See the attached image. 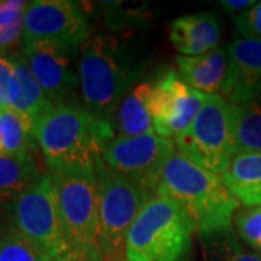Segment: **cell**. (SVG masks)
<instances>
[{
	"label": "cell",
	"mask_w": 261,
	"mask_h": 261,
	"mask_svg": "<svg viewBox=\"0 0 261 261\" xmlns=\"http://www.w3.org/2000/svg\"><path fill=\"white\" fill-rule=\"evenodd\" d=\"M48 173H94V161L115 138L112 122L96 118L83 105L56 106L34 129Z\"/></svg>",
	"instance_id": "obj_1"
},
{
	"label": "cell",
	"mask_w": 261,
	"mask_h": 261,
	"mask_svg": "<svg viewBox=\"0 0 261 261\" xmlns=\"http://www.w3.org/2000/svg\"><path fill=\"white\" fill-rule=\"evenodd\" d=\"M157 195L174 200L186 212L196 233L218 237L232 232L240 202L221 176L196 166L185 155L174 152L167 160Z\"/></svg>",
	"instance_id": "obj_2"
},
{
	"label": "cell",
	"mask_w": 261,
	"mask_h": 261,
	"mask_svg": "<svg viewBox=\"0 0 261 261\" xmlns=\"http://www.w3.org/2000/svg\"><path fill=\"white\" fill-rule=\"evenodd\" d=\"M141 71L142 64L116 37L99 34L89 38L79 58L82 105L96 118L112 122Z\"/></svg>",
	"instance_id": "obj_3"
},
{
	"label": "cell",
	"mask_w": 261,
	"mask_h": 261,
	"mask_svg": "<svg viewBox=\"0 0 261 261\" xmlns=\"http://www.w3.org/2000/svg\"><path fill=\"white\" fill-rule=\"evenodd\" d=\"M195 232L186 212L166 196L151 197L128 231L126 261H180Z\"/></svg>",
	"instance_id": "obj_4"
},
{
	"label": "cell",
	"mask_w": 261,
	"mask_h": 261,
	"mask_svg": "<svg viewBox=\"0 0 261 261\" xmlns=\"http://www.w3.org/2000/svg\"><path fill=\"white\" fill-rule=\"evenodd\" d=\"M94 170L99 202L97 245L105 260L121 261L128 231L151 200V192L105 164L100 155L94 161Z\"/></svg>",
	"instance_id": "obj_5"
},
{
	"label": "cell",
	"mask_w": 261,
	"mask_h": 261,
	"mask_svg": "<svg viewBox=\"0 0 261 261\" xmlns=\"http://www.w3.org/2000/svg\"><path fill=\"white\" fill-rule=\"evenodd\" d=\"M178 154L222 176L235 157V106L222 96L206 94L195 121L174 140Z\"/></svg>",
	"instance_id": "obj_6"
},
{
	"label": "cell",
	"mask_w": 261,
	"mask_h": 261,
	"mask_svg": "<svg viewBox=\"0 0 261 261\" xmlns=\"http://www.w3.org/2000/svg\"><path fill=\"white\" fill-rule=\"evenodd\" d=\"M9 211L12 225L53 260L70 248L56 189L48 173L15 199L9 205Z\"/></svg>",
	"instance_id": "obj_7"
},
{
	"label": "cell",
	"mask_w": 261,
	"mask_h": 261,
	"mask_svg": "<svg viewBox=\"0 0 261 261\" xmlns=\"http://www.w3.org/2000/svg\"><path fill=\"white\" fill-rule=\"evenodd\" d=\"M171 140L149 132L138 137H115L102 148L100 157L109 167L126 176L148 192L159 189L167 160L176 152Z\"/></svg>",
	"instance_id": "obj_8"
},
{
	"label": "cell",
	"mask_w": 261,
	"mask_h": 261,
	"mask_svg": "<svg viewBox=\"0 0 261 261\" xmlns=\"http://www.w3.org/2000/svg\"><path fill=\"white\" fill-rule=\"evenodd\" d=\"M54 185L58 209L70 247L97 244V180L94 173H48Z\"/></svg>",
	"instance_id": "obj_9"
},
{
	"label": "cell",
	"mask_w": 261,
	"mask_h": 261,
	"mask_svg": "<svg viewBox=\"0 0 261 261\" xmlns=\"http://www.w3.org/2000/svg\"><path fill=\"white\" fill-rule=\"evenodd\" d=\"M22 51L49 102L54 106L82 105L77 100L80 90L79 63L74 61L77 48L39 41L23 44Z\"/></svg>",
	"instance_id": "obj_10"
},
{
	"label": "cell",
	"mask_w": 261,
	"mask_h": 261,
	"mask_svg": "<svg viewBox=\"0 0 261 261\" xmlns=\"http://www.w3.org/2000/svg\"><path fill=\"white\" fill-rule=\"evenodd\" d=\"M90 25L83 9L68 0L28 2L22 42L51 41L79 48L89 39Z\"/></svg>",
	"instance_id": "obj_11"
},
{
	"label": "cell",
	"mask_w": 261,
	"mask_h": 261,
	"mask_svg": "<svg viewBox=\"0 0 261 261\" xmlns=\"http://www.w3.org/2000/svg\"><path fill=\"white\" fill-rule=\"evenodd\" d=\"M205 93L190 87L174 70H167L152 82L149 111L154 132L163 138H177L192 125L205 102Z\"/></svg>",
	"instance_id": "obj_12"
},
{
	"label": "cell",
	"mask_w": 261,
	"mask_h": 261,
	"mask_svg": "<svg viewBox=\"0 0 261 261\" xmlns=\"http://www.w3.org/2000/svg\"><path fill=\"white\" fill-rule=\"evenodd\" d=\"M226 51L229 71L222 97L233 106H240L261 94V41L233 39Z\"/></svg>",
	"instance_id": "obj_13"
},
{
	"label": "cell",
	"mask_w": 261,
	"mask_h": 261,
	"mask_svg": "<svg viewBox=\"0 0 261 261\" xmlns=\"http://www.w3.org/2000/svg\"><path fill=\"white\" fill-rule=\"evenodd\" d=\"M168 35L171 44L181 56H203L218 48L221 28L214 15L193 13L171 20Z\"/></svg>",
	"instance_id": "obj_14"
},
{
	"label": "cell",
	"mask_w": 261,
	"mask_h": 261,
	"mask_svg": "<svg viewBox=\"0 0 261 261\" xmlns=\"http://www.w3.org/2000/svg\"><path fill=\"white\" fill-rule=\"evenodd\" d=\"M178 74L190 87L205 94L222 96L229 71V58L225 48H215L203 56L177 57Z\"/></svg>",
	"instance_id": "obj_15"
},
{
	"label": "cell",
	"mask_w": 261,
	"mask_h": 261,
	"mask_svg": "<svg viewBox=\"0 0 261 261\" xmlns=\"http://www.w3.org/2000/svg\"><path fill=\"white\" fill-rule=\"evenodd\" d=\"M231 195L245 207L261 206V152L235 154L221 176Z\"/></svg>",
	"instance_id": "obj_16"
},
{
	"label": "cell",
	"mask_w": 261,
	"mask_h": 261,
	"mask_svg": "<svg viewBox=\"0 0 261 261\" xmlns=\"http://www.w3.org/2000/svg\"><path fill=\"white\" fill-rule=\"evenodd\" d=\"M5 54L9 56L15 65L19 84V99L13 111L22 115L29 122V125L34 130L39 121H42L56 106L48 100L42 87L39 86L37 79L32 74L27 63V58L23 56V51L20 49V51H13V53H5Z\"/></svg>",
	"instance_id": "obj_17"
},
{
	"label": "cell",
	"mask_w": 261,
	"mask_h": 261,
	"mask_svg": "<svg viewBox=\"0 0 261 261\" xmlns=\"http://www.w3.org/2000/svg\"><path fill=\"white\" fill-rule=\"evenodd\" d=\"M152 82L135 84L122 99L116 112V129L122 137H138L154 132V121L149 111Z\"/></svg>",
	"instance_id": "obj_18"
},
{
	"label": "cell",
	"mask_w": 261,
	"mask_h": 261,
	"mask_svg": "<svg viewBox=\"0 0 261 261\" xmlns=\"http://www.w3.org/2000/svg\"><path fill=\"white\" fill-rule=\"evenodd\" d=\"M45 173L29 154H0V200L12 203Z\"/></svg>",
	"instance_id": "obj_19"
},
{
	"label": "cell",
	"mask_w": 261,
	"mask_h": 261,
	"mask_svg": "<svg viewBox=\"0 0 261 261\" xmlns=\"http://www.w3.org/2000/svg\"><path fill=\"white\" fill-rule=\"evenodd\" d=\"M235 151L261 152V94L235 106Z\"/></svg>",
	"instance_id": "obj_20"
},
{
	"label": "cell",
	"mask_w": 261,
	"mask_h": 261,
	"mask_svg": "<svg viewBox=\"0 0 261 261\" xmlns=\"http://www.w3.org/2000/svg\"><path fill=\"white\" fill-rule=\"evenodd\" d=\"M0 142L2 154H29L37 145L32 126L13 109L0 111Z\"/></svg>",
	"instance_id": "obj_21"
},
{
	"label": "cell",
	"mask_w": 261,
	"mask_h": 261,
	"mask_svg": "<svg viewBox=\"0 0 261 261\" xmlns=\"http://www.w3.org/2000/svg\"><path fill=\"white\" fill-rule=\"evenodd\" d=\"M27 6L23 0H0V54L22 41Z\"/></svg>",
	"instance_id": "obj_22"
},
{
	"label": "cell",
	"mask_w": 261,
	"mask_h": 261,
	"mask_svg": "<svg viewBox=\"0 0 261 261\" xmlns=\"http://www.w3.org/2000/svg\"><path fill=\"white\" fill-rule=\"evenodd\" d=\"M0 261H53L12 225L0 241Z\"/></svg>",
	"instance_id": "obj_23"
},
{
	"label": "cell",
	"mask_w": 261,
	"mask_h": 261,
	"mask_svg": "<svg viewBox=\"0 0 261 261\" xmlns=\"http://www.w3.org/2000/svg\"><path fill=\"white\" fill-rule=\"evenodd\" d=\"M233 225L245 243L261 251V206L237 211L233 216Z\"/></svg>",
	"instance_id": "obj_24"
},
{
	"label": "cell",
	"mask_w": 261,
	"mask_h": 261,
	"mask_svg": "<svg viewBox=\"0 0 261 261\" xmlns=\"http://www.w3.org/2000/svg\"><path fill=\"white\" fill-rule=\"evenodd\" d=\"M19 99V84L15 65L8 54H0V106L13 109Z\"/></svg>",
	"instance_id": "obj_25"
},
{
	"label": "cell",
	"mask_w": 261,
	"mask_h": 261,
	"mask_svg": "<svg viewBox=\"0 0 261 261\" xmlns=\"http://www.w3.org/2000/svg\"><path fill=\"white\" fill-rule=\"evenodd\" d=\"M235 25L243 38L261 41V2H257L245 12H241L235 18Z\"/></svg>",
	"instance_id": "obj_26"
},
{
	"label": "cell",
	"mask_w": 261,
	"mask_h": 261,
	"mask_svg": "<svg viewBox=\"0 0 261 261\" xmlns=\"http://www.w3.org/2000/svg\"><path fill=\"white\" fill-rule=\"evenodd\" d=\"M102 251L97 244H86L70 247L64 254L56 257L53 261H103Z\"/></svg>",
	"instance_id": "obj_27"
},
{
	"label": "cell",
	"mask_w": 261,
	"mask_h": 261,
	"mask_svg": "<svg viewBox=\"0 0 261 261\" xmlns=\"http://www.w3.org/2000/svg\"><path fill=\"white\" fill-rule=\"evenodd\" d=\"M224 255L222 261H261V252L245 251L241 248V245L237 243L235 237H232V232L224 233Z\"/></svg>",
	"instance_id": "obj_28"
},
{
	"label": "cell",
	"mask_w": 261,
	"mask_h": 261,
	"mask_svg": "<svg viewBox=\"0 0 261 261\" xmlns=\"http://www.w3.org/2000/svg\"><path fill=\"white\" fill-rule=\"evenodd\" d=\"M10 226H12V219H10L9 203L0 200V241L9 231Z\"/></svg>",
	"instance_id": "obj_29"
},
{
	"label": "cell",
	"mask_w": 261,
	"mask_h": 261,
	"mask_svg": "<svg viewBox=\"0 0 261 261\" xmlns=\"http://www.w3.org/2000/svg\"><path fill=\"white\" fill-rule=\"evenodd\" d=\"M255 3L257 2H254V0H224V2H221V6L228 12H238V10L245 12L251 6H254Z\"/></svg>",
	"instance_id": "obj_30"
},
{
	"label": "cell",
	"mask_w": 261,
	"mask_h": 261,
	"mask_svg": "<svg viewBox=\"0 0 261 261\" xmlns=\"http://www.w3.org/2000/svg\"><path fill=\"white\" fill-rule=\"evenodd\" d=\"M0 154H2V142H0Z\"/></svg>",
	"instance_id": "obj_31"
},
{
	"label": "cell",
	"mask_w": 261,
	"mask_h": 261,
	"mask_svg": "<svg viewBox=\"0 0 261 261\" xmlns=\"http://www.w3.org/2000/svg\"><path fill=\"white\" fill-rule=\"evenodd\" d=\"M0 111H2V106H0Z\"/></svg>",
	"instance_id": "obj_32"
},
{
	"label": "cell",
	"mask_w": 261,
	"mask_h": 261,
	"mask_svg": "<svg viewBox=\"0 0 261 261\" xmlns=\"http://www.w3.org/2000/svg\"><path fill=\"white\" fill-rule=\"evenodd\" d=\"M121 261H126V260H121Z\"/></svg>",
	"instance_id": "obj_33"
}]
</instances>
